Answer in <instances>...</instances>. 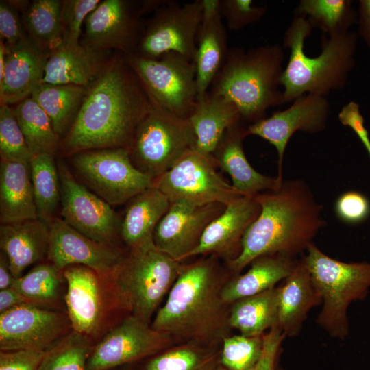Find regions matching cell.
I'll list each match as a JSON object with an SVG mask.
<instances>
[{
	"label": "cell",
	"instance_id": "6da1fadb",
	"mask_svg": "<svg viewBox=\"0 0 370 370\" xmlns=\"http://www.w3.org/2000/svg\"><path fill=\"white\" fill-rule=\"evenodd\" d=\"M154 108L125 55L117 52L87 87L62 140V151L73 155L92 149H128L137 126Z\"/></svg>",
	"mask_w": 370,
	"mask_h": 370
},
{
	"label": "cell",
	"instance_id": "7a4b0ae2",
	"mask_svg": "<svg viewBox=\"0 0 370 370\" xmlns=\"http://www.w3.org/2000/svg\"><path fill=\"white\" fill-rule=\"evenodd\" d=\"M233 275L214 256L184 263L151 326L168 334L175 344L191 342L221 346L232 330L230 305L224 301L221 293Z\"/></svg>",
	"mask_w": 370,
	"mask_h": 370
},
{
	"label": "cell",
	"instance_id": "3957f363",
	"mask_svg": "<svg viewBox=\"0 0 370 370\" xmlns=\"http://www.w3.org/2000/svg\"><path fill=\"white\" fill-rule=\"evenodd\" d=\"M255 198L260 214L244 234L239 256L225 264L234 274L264 254L301 256L325 223L322 205L300 179L284 180L278 188Z\"/></svg>",
	"mask_w": 370,
	"mask_h": 370
},
{
	"label": "cell",
	"instance_id": "277c9868",
	"mask_svg": "<svg viewBox=\"0 0 370 370\" xmlns=\"http://www.w3.org/2000/svg\"><path fill=\"white\" fill-rule=\"evenodd\" d=\"M312 29L306 17L294 14L284 33L283 48L290 50L281 77L284 103L306 94L327 97L332 91L342 89L355 66L358 44L355 32L332 37L323 34L320 54L309 57L304 52V42Z\"/></svg>",
	"mask_w": 370,
	"mask_h": 370
},
{
	"label": "cell",
	"instance_id": "5b68a950",
	"mask_svg": "<svg viewBox=\"0 0 370 370\" xmlns=\"http://www.w3.org/2000/svg\"><path fill=\"white\" fill-rule=\"evenodd\" d=\"M284 59L283 47L278 44L230 48L209 91L232 101L243 121L255 123L265 118L269 108L284 103L279 90Z\"/></svg>",
	"mask_w": 370,
	"mask_h": 370
},
{
	"label": "cell",
	"instance_id": "8992f818",
	"mask_svg": "<svg viewBox=\"0 0 370 370\" xmlns=\"http://www.w3.org/2000/svg\"><path fill=\"white\" fill-rule=\"evenodd\" d=\"M184 264L156 247L130 249L109 283L112 297L121 309L151 325Z\"/></svg>",
	"mask_w": 370,
	"mask_h": 370
},
{
	"label": "cell",
	"instance_id": "52a82bcc",
	"mask_svg": "<svg viewBox=\"0 0 370 370\" xmlns=\"http://www.w3.org/2000/svg\"><path fill=\"white\" fill-rule=\"evenodd\" d=\"M301 257L322 298L317 323L330 336L344 340L349 330V306L354 301H363L369 293L370 263L334 259L314 243Z\"/></svg>",
	"mask_w": 370,
	"mask_h": 370
},
{
	"label": "cell",
	"instance_id": "ba28073f",
	"mask_svg": "<svg viewBox=\"0 0 370 370\" xmlns=\"http://www.w3.org/2000/svg\"><path fill=\"white\" fill-rule=\"evenodd\" d=\"M195 147L188 119L155 106L137 126L127 149L135 167L154 180Z\"/></svg>",
	"mask_w": 370,
	"mask_h": 370
},
{
	"label": "cell",
	"instance_id": "9c48e42d",
	"mask_svg": "<svg viewBox=\"0 0 370 370\" xmlns=\"http://www.w3.org/2000/svg\"><path fill=\"white\" fill-rule=\"evenodd\" d=\"M124 55L153 105L187 119L198 95L194 62L173 51L157 59Z\"/></svg>",
	"mask_w": 370,
	"mask_h": 370
},
{
	"label": "cell",
	"instance_id": "30bf717a",
	"mask_svg": "<svg viewBox=\"0 0 370 370\" xmlns=\"http://www.w3.org/2000/svg\"><path fill=\"white\" fill-rule=\"evenodd\" d=\"M72 156L79 177L112 206L128 202L153 186V180L135 167L127 149H92Z\"/></svg>",
	"mask_w": 370,
	"mask_h": 370
},
{
	"label": "cell",
	"instance_id": "8fae6325",
	"mask_svg": "<svg viewBox=\"0 0 370 370\" xmlns=\"http://www.w3.org/2000/svg\"><path fill=\"white\" fill-rule=\"evenodd\" d=\"M213 156L193 147L186 151L153 186L163 193L170 202L185 201L203 206L218 203L224 206L243 196L217 173Z\"/></svg>",
	"mask_w": 370,
	"mask_h": 370
},
{
	"label": "cell",
	"instance_id": "7c38bea8",
	"mask_svg": "<svg viewBox=\"0 0 370 370\" xmlns=\"http://www.w3.org/2000/svg\"><path fill=\"white\" fill-rule=\"evenodd\" d=\"M203 14V0L181 4L166 1L145 24L136 53L157 59L173 51L194 62Z\"/></svg>",
	"mask_w": 370,
	"mask_h": 370
},
{
	"label": "cell",
	"instance_id": "4fadbf2b",
	"mask_svg": "<svg viewBox=\"0 0 370 370\" xmlns=\"http://www.w3.org/2000/svg\"><path fill=\"white\" fill-rule=\"evenodd\" d=\"M166 1H101L87 16L81 44L101 51L136 52L145 25L142 16Z\"/></svg>",
	"mask_w": 370,
	"mask_h": 370
},
{
	"label": "cell",
	"instance_id": "5bb4252c",
	"mask_svg": "<svg viewBox=\"0 0 370 370\" xmlns=\"http://www.w3.org/2000/svg\"><path fill=\"white\" fill-rule=\"evenodd\" d=\"M175 344L166 333L128 314L94 346L86 370H112L136 364Z\"/></svg>",
	"mask_w": 370,
	"mask_h": 370
},
{
	"label": "cell",
	"instance_id": "9a60e30c",
	"mask_svg": "<svg viewBox=\"0 0 370 370\" xmlns=\"http://www.w3.org/2000/svg\"><path fill=\"white\" fill-rule=\"evenodd\" d=\"M57 165L62 219L91 239L116 245L120 222L112 206L80 183L62 160Z\"/></svg>",
	"mask_w": 370,
	"mask_h": 370
},
{
	"label": "cell",
	"instance_id": "2e32d148",
	"mask_svg": "<svg viewBox=\"0 0 370 370\" xmlns=\"http://www.w3.org/2000/svg\"><path fill=\"white\" fill-rule=\"evenodd\" d=\"M49 226V262L60 271L75 264L87 267L110 283L126 255L119 247L91 239L56 217Z\"/></svg>",
	"mask_w": 370,
	"mask_h": 370
},
{
	"label": "cell",
	"instance_id": "e0dca14e",
	"mask_svg": "<svg viewBox=\"0 0 370 370\" xmlns=\"http://www.w3.org/2000/svg\"><path fill=\"white\" fill-rule=\"evenodd\" d=\"M71 328L62 312L25 304L0 313V350H47Z\"/></svg>",
	"mask_w": 370,
	"mask_h": 370
},
{
	"label": "cell",
	"instance_id": "ac0fdd59",
	"mask_svg": "<svg viewBox=\"0 0 370 370\" xmlns=\"http://www.w3.org/2000/svg\"><path fill=\"white\" fill-rule=\"evenodd\" d=\"M330 112V104L326 97L306 94L293 100L288 108L249 125L247 134L258 136L275 147L278 176L282 178L284 156L291 136L297 131L310 134L322 132Z\"/></svg>",
	"mask_w": 370,
	"mask_h": 370
},
{
	"label": "cell",
	"instance_id": "d6986e66",
	"mask_svg": "<svg viewBox=\"0 0 370 370\" xmlns=\"http://www.w3.org/2000/svg\"><path fill=\"white\" fill-rule=\"evenodd\" d=\"M225 206L218 203L197 206L185 201L171 202L154 230L155 247L183 262L197 247L206 227Z\"/></svg>",
	"mask_w": 370,
	"mask_h": 370
},
{
	"label": "cell",
	"instance_id": "ffe728a7",
	"mask_svg": "<svg viewBox=\"0 0 370 370\" xmlns=\"http://www.w3.org/2000/svg\"><path fill=\"white\" fill-rule=\"evenodd\" d=\"M260 212L255 196L243 195L235 199L208 224L188 258L214 256L225 264L234 260L241 253L245 233Z\"/></svg>",
	"mask_w": 370,
	"mask_h": 370
},
{
	"label": "cell",
	"instance_id": "44dd1931",
	"mask_svg": "<svg viewBox=\"0 0 370 370\" xmlns=\"http://www.w3.org/2000/svg\"><path fill=\"white\" fill-rule=\"evenodd\" d=\"M62 274L67 284V317L73 330L88 336L94 334L103 314L101 278L92 269L78 264L66 267Z\"/></svg>",
	"mask_w": 370,
	"mask_h": 370
},
{
	"label": "cell",
	"instance_id": "7402d4cb",
	"mask_svg": "<svg viewBox=\"0 0 370 370\" xmlns=\"http://www.w3.org/2000/svg\"><path fill=\"white\" fill-rule=\"evenodd\" d=\"M241 120L229 127L217 147L213 158L216 166L232 179V186L242 195L254 197L278 188L283 179L261 174L250 164L245 154L243 141L247 127Z\"/></svg>",
	"mask_w": 370,
	"mask_h": 370
},
{
	"label": "cell",
	"instance_id": "603a6c76",
	"mask_svg": "<svg viewBox=\"0 0 370 370\" xmlns=\"http://www.w3.org/2000/svg\"><path fill=\"white\" fill-rule=\"evenodd\" d=\"M49 55L29 38L7 47L5 69L0 78L1 104L18 103L31 97L42 83Z\"/></svg>",
	"mask_w": 370,
	"mask_h": 370
},
{
	"label": "cell",
	"instance_id": "cb8c5ba5",
	"mask_svg": "<svg viewBox=\"0 0 370 370\" xmlns=\"http://www.w3.org/2000/svg\"><path fill=\"white\" fill-rule=\"evenodd\" d=\"M227 34L223 23L219 0H203V14L194 59L197 97L205 95L226 59Z\"/></svg>",
	"mask_w": 370,
	"mask_h": 370
},
{
	"label": "cell",
	"instance_id": "d4e9b609",
	"mask_svg": "<svg viewBox=\"0 0 370 370\" xmlns=\"http://www.w3.org/2000/svg\"><path fill=\"white\" fill-rule=\"evenodd\" d=\"M109 59L107 60L106 51L80 42L71 44L63 41L50 53L42 83L88 87L96 79Z\"/></svg>",
	"mask_w": 370,
	"mask_h": 370
},
{
	"label": "cell",
	"instance_id": "484cf974",
	"mask_svg": "<svg viewBox=\"0 0 370 370\" xmlns=\"http://www.w3.org/2000/svg\"><path fill=\"white\" fill-rule=\"evenodd\" d=\"M278 327L286 337L299 335L310 310L322 304V298L301 257L278 286Z\"/></svg>",
	"mask_w": 370,
	"mask_h": 370
},
{
	"label": "cell",
	"instance_id": "4316f807",
	"mask_svg": "<svg viewBox=\"0 0 370 370\" xmlns=\"http://www.w3.org/2000/svg\"><path fill=\"white\" fill-rule=\"evenodd\" d=\"M50 226L40 219L1 224L0 247L13 276L18 278L29 266L47 257Z\"/></svg>",
	"mask_w": 370,
	"mask_h": 370
},
{
	"label": "cell",
	"instance_id": "83f0119b",
	"mask_svg": "<svg viewBox=\"0 0 370 370\" xmlns=\"http://www.w3.org/2000/svg\"><path fill=\"white\" fill-rule=\"evenodd\" d=\"M187 119L195 136V149L210 156H213L226 130L242 120L232 101L209 90L197 97Z\"/></svg>",
	"mask_w": 370,
	"mask_h": 370
},
{
	"label": "cell",
	"instance_id": "f1b7e54d",
	"mask_svg": "<svg viewBox=\"0 0 370 370\" xmlns=\"http://www.w3.org/2000/svg\"><path fill=\"white\" fill-rule=\"evenodd\" d=\"M168 197L151 186L128 202L121 221L119 235L130 249L155 247L153 232L170 206Z\"/></svg>",
	"mask_w": 370,
	"mask_h": 370
},
{
	"label": "cell",
	"instance_id": "f546056e",
	"mask_svg": "<svg viewBox=\"0 0 370 370\" xmlns=\"http://www.w3.org/2000/svg\"><path fill=\"white\" fill-rule=\"evenodd\" d=\"M299 258L282 254H269L254 259L244 273L233 275L225 284L221 295L231 304L276 286L294 269Z\"/></svg>",
	"mask_w": 370,
	"mask_h": 370
},
{
	"label": "cell",
	"instance_id": "4dcf8cb0",
	"mask_svg": "<svg viewBox=\"0 0 370 370\" xmlns=\"http://www.w3.org/2000/svg\"><path fill=\"white\" fill-rule=\"evenodd\" d=\"M38 219L29 162L1 160L0 223Z\"/></svg>",
	"mask_w": 370,
	"mask_h": 370
},
{
	"label": "cell",
	"instance_id": "1f68e13d",
	"mask_svg": "<svg viewBox=\"0 0 370 370\" xmlns=\"http://www.w3.org/2000/svg\"><path fill=\"white\" fill-rule=\"evenodd\" d=\"M62 1L34 0L16 1L29 38L42 51L50 54L64 40L62 21Z\"/></svg>",
	"mask_w": 370,
	"mask_h": 370
},
{
	"label": "cell",
	"instance_id": "d6a6232c",
	"mask_svg": "<svg viewBox=\"0 0 370 370\" xmlns=\"http://www.w3.org/2000/svg\"><path fill=\"white\" fill-rule=\"evenodd\" d=\"M278 323V286L230 304V326L241 334L262 336Z\"/></svg>",
	"mask_w": 370,
	"mask_h": 370
},
{
	"label": "cell",
	"instance_id": "836d02e7",
	"mask_svg": "<svg viewBox=\"0 0 370 370\" xmlns=\"http://www.w3.org/2000/svg\"><path fill=\"white\" fill-rule=\"evenodd\" d=\"M221 346L177 343L141 361L138 367L139 370H217Z\"/></svg>",
	"mask_w": 370,
	"mask_h": 370
},
{
	"label": "cell",
	"instance_id": "e575fe53",
	"mask_svg": "<svg viewBox=\"0 0 370 370\" xmlns=\"http://www.w3.org/2000/svg\"><path fill=\"white\" fill-rule=\"evenodd\" d=\"M87 87L73 84L42 83L31 97L49 117L55 132L61 137L72 125Z\"/></svg>",
	"mask_w": 370,
	"mask_h": 370
},
{
	"label": "cell",
	"instance_id": "d590c367",
	"mask_svg": "<svg viewBox=\"0 0 370 370\" xmlns=\"http://www.w3.org/2000/svg\"><path fill=\"white\" fill-rule=\"evenodd\" d=\"M295 14L306 17L311 25L328 37L343 35L357 21L349 0H301Z\"/></svg>",
	"mask_w": 370,
	"mask_h": 370
},
{
	"label": "cell",
	"instance_id": "8d00e7d4",
	"mask_svg": "<svg viewBox=\"0 0 370 370\" xmlns=\"http://www.w3.org/2000/svg\"><path fill=\"white\" fill-rule=\"evenodd\" d=\"M14 112L34 155L49 153L53 156L60 145V137L38 103L29 97L17 103Z\"/></svg>",
	"mask_w": 370,
	"mask_h": 370
},
{
	"label": "cell",
	"instance_id": "74e56055",
	"mask_svg": "<svg viewBox=\"0 0 370 370\" xmlns=\"http://www.w3.org/2000/svg\"><path fill=\"white\" fill-rule=\"evenodd\" d=\"M29 166L38 218L50 224L61 202L58 165L53 155L38 153L31 159Z\"/></svg>",
	"mask_w": 370,
	"mask_h": 370
},
{
	"label": "cell",
	"instance_id": "f35d334b",
	"mask_svg": "<svg viewBox=\"0 0 370 370\" xmlns=\"http://www.w3.org/2000/svg\"><path fill=\"white\" fill-rule=\"evenodd\" d=\"M62 277V271L49 262L15 278L11 287L32 304L40 307L52 305L59 299Z\"/></svg>",
	"mask_w": 370,
	"mask_h": 370
},
{
	"label": "cell",
	"instance_id": "ab89813d",
	"mask_svg": "<svg viewBox=\"0 0 370 370\" xmlns=\"http://www.w3.org/2000/svg\"><path fill=\"white\" fill-rule=\"evenodd\" d=\"M93 348L88 336L73 330L46 351L38 370H86Z\"/></svg>",
	"mask_w": 370,
	"mask_h": 370
},
{
	"label": "cell",
	"instance_id": "60d3db41",
	"mask_svg": "<svg viewBox=\"0 0 370 370\" xmlns=\"http://www.w3.org/2000/svg\"><path fill=\"white\" fill-rule=\"evenodd\" d=\"M263 335L240 334L225 338L221 346V365L227 370H255L262 352Z\"/></svg>",
	"mask_w": 370,
	"mask_h": 370
},
{
	"label": "cell",
	"instance_id": "b9f144b4",
	"mask_svg": "<svg viewBox=\"0 0 370 370\" xmlns=\"http://www.w3.org/2000/svg\"><path fill=\"white\" fill-rule=\"evenodd\" d=\"M1 160L29 162L34 156L27 145L18 123L14 109L7 104L0 106Z\"/></svg>",
	"mask_w": 370,
	"mask_h": 370
},
{
	"label": "cell",
	"instance_id": "7bdbcfd3",
	"mask_svg": "<svg viewBox=\"0 0 370 370\" xmlns=\"http://www.w3.org/2000/svg\"><path fill=\"white\" fill-rule=\"evenodd\" d=\"M222 18L232 31H239L258 22L267 7L256 5L251 0H219Z\"/></svg>",
	"mask_w": 370,
	"mask_h": 370
},
{
	"label": "cell",
	"instance_id": "ee69618b",
	"mask_svg": "<svg viewBox=\"0 0 370 370\" xmlns=\"http://www.w3.org/2000/svg\"><path fill=\"white\" fill-rule=\"evenodd\" d=\"M100 1L99 0H65L62 1L63 41L71 44L79 43L82 25Z\"/></svg>",
	"mask_w": 370,
	"mask_h": 370
},
{
	"label": "cell",
	"instance_id": "f6af8a7d",
	"mask_svg": "<svg viewBox=\"0 0 370 370\" xmlns=\"http://www.w3.org/2000/svg\"><path fill=\"white\" fill-rule=\"evenodd\" d=\"M16 1H0V40L11 48L27 39L26 29Z\"/></svg>",
	"mask_w": 370,
	"mask_h": 370
},
{
	"label": "cell",
	"instance_id": "bcb514c9",
	"mask_svg": "<svg viewBox=\"0 0 370 370\" xmlns=\"http://www.w3.org/2000/svg\"><path fill=\"white\" fill-rule=\"evenodd\" d=\"M334 211L337 217L345 223H360L370 215V201L360 192L347 191L336 200Z\"/></svg>",
	"mask_w": 370,
	"mask_h": 370
},
{
	"label": "cell",
	"instance_id": "7dc6e473",
	"mask_svg": "<svg viewBox=\"0 0 370 370\" xmlns=\"http://www.w3.org/2000/svg\"><path fill=\"white\" fill-rule=\"evenodd\" d=\"M46 351H0V370H38Z\"/></svg>",
	"mask_w": 370,
	"mask_h": 370
},
{
	"label": "cell",
	"instance_id": "c3c4849f",
	"mask_svg": "<svg viewBox=\"0 0 370 370\" xmlns=\"http://www.w3.org/2000/svg\"><path fill=\"white\" fill-rule=\"evenodd\" d=\"M286 336L282 330L275 326L263 335V347L260 359L255 370H278L277 359L280 345Z\"/></svg>",
	"mask_w": 370,
	"mask_h": 370
},
{
	"label": "cell",
	"instance_id": "681fc988",
	"mask_svg": "<svg viewBox=\"0 0 370 370\" xmlns=\"http://www.w3.org/2000/svg\"><path fill=\"white\" fill-rule=\"evenodd\" d=\"M338 118L343 125L354 131L362 144L370 141L369 132L365 126L364 118L357 102L351 101L343 106Z\"/></svg>",
	"mask_w": 370,
	"mask_h": 370
},
{
	"label": "cell",
	"instance_id": "f907efd6",
	"mask_svg": "<svg viewBox=\"0 0 370 370\" xmlns=\"http://www.w3.org/2000/svg\"><path fill=\"white\" fill-rule=\"evenodd\" d=\"M358 34L370 48V0H360L357 14Z\"/></svg>",
	"mask_w": 370,
	"mask_h": 370
},
{
	"label": "cell",
	"instance_id": "816d5d0a",
	"mask_svg": "<svg viewBox=\"0 0 370 370\" xmlns=\"http://www.w3.org/2000/svg\"><path fill=\"white\" fill-rule=\"evenodd\" d=\"M25 304L30 303L14 288L10 287L1 290L0 313Z\"/></svg>",
	"mask_w": 370,
	"mask_h": 370
},
{
	"label": "cell",
	"instance_id": "f5cc1de1",
	"mask_svg": "<svg viewBox=\"0 0 370 370\" xmlns=\"http://www.w3.org/2000/svg\"><path fill=\"white\" fill-rule=\"evenodd\" d=\"M15 278L13 276L5 254L0 252V289L12 286Z\"/></svg>",
	"mask_w": 370,
	"mask_h": 370
},
{
	"label": "cell",
	"instance_id": "db71d44e",
	"mask_svg": "<svg viewBox=\"0 0 370 370\" xmlns=\"http://www.w3.org/2000/svg\"><path fill=\"white\" fill-rule=\"evenodd\" d=\"M118 370H139V369L138 365L136 366L135 364H131L120 367Z\"/></svg>",
	"mask_w": 370,
	"mask_h": 370
},
{
	"label": "cell",
	"instance_id": "11a10c76",
	"mask_svg": "<svg viewBox=\"0 0 370 370\" xmlns=\"http://www.w3.org/2000/svg\"><path fill=\"white\" fill-rule=\"evenodd\" d=\"M364 147H365L366 150L367 151V153H369L370 156V142L364 145Z\"/></svg>",
	"mask_w": 370,
	"mask_h": 370
},
{
	"label": "cell",
	"instance_id": "9f6ffc18",
	"mask_svg": "<svg viewBox=\"0 0 370 370\" xmlns=\"http://www.w3.org/2000/svg\"><path fill=\"white\" fill-rule=\"evenodd\" d=\"M217 370H227V369L225 368L224 367H223L221 365H220Z\"/></svg>",
	"mask_w": 370,
	"mask_h": 370
}]
</instances>
